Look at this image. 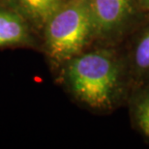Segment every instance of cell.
Wrapping results in <instances>:
<instances>
[{
    "instance_id": "3",
    "label": "cell",
    "mask_w": 149,
    "mask_h": 149,
    "mask_svg": "<svg viewBox=\"0 0 149 149\" xmlns=\"http://www.w3.org/2000/svg\"><path fill=\"white\" fill-rule=\"evenodd\" d=\"M133 0H90L93 34L109 33L118 27L132 10Z\"/></svg>"
},
{
    "instance_id": "6",
    "label": "cell",
    "mask_w": 149,
    "mask_h": 149,
    "mask_svg": "<svg viewBox=\"0 0 149 149\" xmlns=\"http://www.w3.org/2000/svg\"><path fill=\"white\" fill-rule=\"evenodd\" d=\"M135 64L141 72H149V30L142 35L135 49Z\"/></svg>"
},
{
    "instance_id": "1",
    "label": "cell",
    "mask_w": 149,
    "mask_h": 149,
    "mask_svg": "<svg viewBox=\"0 0 149 149\" xmlns=\"http://www.w3.org/2000/svg\"><path fill=\"white\" fill-rule=\"evenodd\" d=\"M66 74L73 93L86 105L100 109L112 105L120 71L109 52L97 50L74 56L68 65Z\"/></svg>"
},
{
    "instance_id": "8",
    "label": "cell",
    "mask_w": 149,
    "mask_h": 149,
    "mask_svg": "<svg viewBox=\"0 0 149 149\" xmlns=\"http://www.w3.org/2000/svg\"><path fill=\"white\" fill-rule=\"evenodd\" d=\"M141 1L144 4V6H146V7L149 9V0H141Z\"/></svg>"
},
{
    "instance_id": "4",
    "label": "cell",
    "mask_w": 149,
    "mask_h": 149,
    "mask_svg": "<svg viewBox=\"0 0 149 149\" xmlns=\"http://www.w3.org/2000/svg\"><path fill=\"white\" fill-rule=\"evenodd\" d=\"M26 19L14 10L0 9V47L30 44Z\"/></svg>"
},
{
    "instance_id": "7",
    "label": "cell",
    "mask_w": 149,
    "mask_h": 149,
    "mask_svg": "<svg viewBox=\"0 0 149 149\" xmlns=\"http://www.w3.org/2000/svg\"><path fill=\"white\" fill-rule=\"evenodd\" d=\"M136 119L141 131L149 138V96L138 103L136 107Z\"/></svg>"
},
{
    "instance_id": "2",
    "label": "cell",
    "mask_w": 149,
    "mask_h": 149,
    "mask_svg": "<svg viewBox=\"0 0 149 149\" xmlns=\"http://www.w3.org/2000/svg\"><path fill=\"white\" fill-rule=\"evenodd\" d=\"M45 29L50 58L64 62L79 55L93 35L90 0H65Z\"/></svg>"
},
{
    "instance_id": "5",
    "label": "cell",
    "mask_w": 149,
    "mask_h": 149,
    "mask_svg": "<svg viewBox=\"0 0 149 149\" xmlns=\"http://www.w3.org/2000/svg\"><path fill=\"white\" fill-rule=\"evenodd\" d=\"M65 0H8L14 11L37 27H45Z\"/></svg>"
}]
</instances>
